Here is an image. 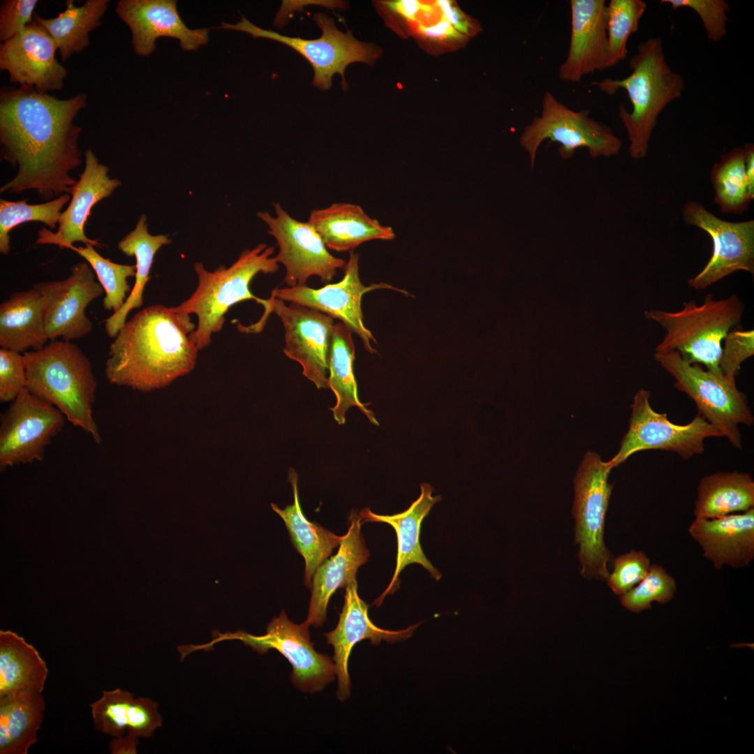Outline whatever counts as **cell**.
I'll return each mask as SVG.
<instances>
[{"instance_id":"cell-1","label":"cell","mask_w":754,"mask_h":754,"mask_svg":"<svg viewBox=\"0 0 754 754\" xmlns=\"http://www.w3.org/2000/svg\"><path fill=\"white\" fill-rule=\"evenodd\" d=\"M86 100L84 93L58 99L29 85L1 91V159L17 168L1 193L35 190L49 200L71 194L77 181L70 171L82 163V128L73 119Z\"/></svg>"},{"instance_id":"cell-2","label":"cell","mask_w":754,"mask_h":754,"mask_svg":"<svg viewBox=\"0 0 754 754\" xmlns=\"http://www.w3.org/2000/svg\"><path fill=\"white\" fill-rule=\"evenodd\" d=\"M196 326L173 306H147L126 321L110 343L105 374L111 384L150 392L189 374L199 350Z\"/></svg>"},{"instance_id":"cell-3","label":"cell","mask_w":754,"mask_h":754,"mask_svg":"<svg viewBox=\"0 0 754 754\" xmlns=\"http://www.w3.org/2000/svg\"><path fill=\"white\" fill-rule=\"evenodd\" d=\"M636 49L630 60L631 73L628 76L591 84L610 95L620 89L627 92L632 110L628 111L621 104L618 116L626 131L630 156L642 159L647 155L658 116L670 103L681 97L685 81L667 64L659 37L641 42Z\"/></svg>"},{"instance_id":"cell-4","label":"cell","mask_w":754,"mask_h":754,"mask_svg":"<svg viewBox=\"0 0 754 754\" xmlns=\"http://www.w3.org/2000/svg\"><path fill=\"white\" fill-rule=\"evenodd\" d=\"M27 389L56 407L73 426L101 441L93 415L97 381L88 357L75 344L54 340L23 353Z\"/></svg>"},{"instance_id":"cell-5","label":"cell","mask_w":754,"mask_h":754,"mask_svg":"<svg viewBox=\"0 0 754 754\" xmlns=\"http://www.w3.org/2000/svg\"><path fill=\"white\" fill-rule=\"evenodd\" d=\"M274 252V246L260 243L252 249L244 250L228 267L220 265L210 272L200 262L194 264L197 287L187 300L173 308L179 313L196 316L197 325L190 338L199 350L209 346L212 335L222 330L225 315L231 306L249 300L260 303L262 299L251 292L249 286L258 274H272L279 269V263L272 257Z\"/></svg>"},{"instance_id":"cell-6","label":"cell","mask_w":754,"mask_h":754,"mask_svg":"<svg viewBox=\"0 0 754 754\" xmlns=\"http://www.w3.org/2000/svg\"><path fill=\"white\" fill-rule=\"evenodd\" d=\"M743 309L735 295L720 300L708 295L700 304L688 301L677 311L651 309L644 311V315L665 330L655 352L675 351L690 364H702L707 370L722 374L719 369L722 343L740 322Z\"/></svg>"},{"instance_id":"cell-7","label":"cell","mask_w":754,"mask_h":754,"mask_svg":"<svg viewBox=\"0 0 754 754\" xmlns=\"http://www.w3.org/2000/svg\"><path fill=\"white\" fill-rule=\"evenodd\" d=\"M653 357L674 378V386L694 401L697 415L716 427L733 447L741 449L739 425L752 426L754 417L736 378L690 364L675 351L655 352Z\"/></svg>"},{"instance_id":"cell-8","label":"cell","mask_w":754,"mask_h":754,"mask_svg":"<svg viewBox=\"0 0 754 754\" xmlns=\"http://www.w3.org/2000/svg\"><path fill=\"white\" fill-rule=\"evenodd\" d=\"M589 114V110H574L546 91L540 115L525 126L519 138L531 168L540 145L546 140L560 145L559 154L565 160L571 158L579 148H586L592 158L618 155L623 145L620 138L610 127Z\"/></svg>"},{"instance_id":"cell-9","label":"cell","mask_w":754,"mask_h":754,"mask_svg":"<svg viewBox=\"0 0 754 754\" xmlns=\"http://www.w3.org/2000/svg\"><path fill=\"white\" fill-rule=\"evenodd\" d=\"M612 468L595 452H586L574 480L575 539L579 545L581 572L586 578L606 580L612 559L604 541L606 513L612 485Z\"/></svg>"},{"instance_id":"cell-10","label":"cell","mask_w":754,"mask_h":754,"mask_svg":"<svg viewBox=\"0 0 754 754\" xmlns=\"http://www.w3.org/2000/svg\"><path fill=\"white\" fill-rule=\"evenodd\" d=\"M314 20L321 29L322 35L311 40L287 36L262 29L244 17L235 24L223 22L219 28L243 31L253 38H264L283 43L300 53L311 65L314 71L313 86L321 90L330 89L333 75L338 73L342 77V87L346 89L344 72L346 67L354 62L373 64L379 57V50L370 43L357 40L350 31H340L334 20L325 13L315 14Z\"/></svg>"},{"instance_id":"cell-11","label":"cell","mask_w":754,"mask_h":754,"mask_svg":"<svg viewBox=\"0 0 754 754\" xmlns=\"http://www.w3.org/2000/svg\"><path fill=\"white\" fill-rule=\"evenodd\" d=\"M265 311L256 323L237 325L239 331L258 333L263 330L269 315L276 313L285 329L283 353L302 367L303 375L318 389L328 388L327 372L334 330V318L316 309L272 297L262 299Z\"/></svg>"},{"instance_id":"cell-12","label":"cell","mask_w":754,"mask_h":754,"mask_svg":"<svg viewBox=\"0 0 754 754\" xmlns=\"http://www.w3.org/2000/svg\"><path fill=\"white\" fill-rule=\"evenodd\" d=\"M630 408L628 431L616 454L607 461L612 468L632 454L648 450L670 451L690 459L703 453L707 438L723 437L716 427L699 415L686 424L672 423L665 413L653 409L650 393L643 388L635 393Z\"/></svg>"},{"instance_id":"cell-13","label":"cell","mask_w":754,"mask_h":754,"mask_svg":"<svg viewBox=\"0 0 754 754\" xmlns=\"http://www.w3.org/2000/svg\"><path fill=\"white\" fill-rule=\"evenodd\" d=\"M309 627L306 621L295 623L282 611L270 621L264 635H253L243 630L217 633L212 642L194 645V649L209 650L215 643L230 640H239L259 653L275 649L291 664L294 685L302 691L314 693L323 690L334 679L336 668L330 657L314 649Z\"/></svg>"},{"instance_id":"cell-14","label":"cell","mask_w":754,"mask_h":754,"mask_svg":"<svg viewBox=\"0 0 754 754\" xmlns=\"http://www.w3.org/2000/svg\"><path fill=\"white\" fill-rule=\"evenodd\" d=\"M273 206L274 216L266 211L258 212L257 216L267 224L268 234L275 238L279 246L274 257L286 268L283 282L288 287L306 286L312 276H318L323 282L332 281L346 262L327 251L308 222L295 219L279 202Z\"/></svg>"},{"instance_id":"cell-15","label":"cell","mask_w":754,"mask_h":754,"mask_svg":"<svg viewBox=\"0 0 754 754\" xmlns=\"http://www.w3.org/2000/svg\"><path fill=\"white\" fill-rule=\"evenodd\" d=\"M65 420L56 407L24 389L1 416V470L43 461Z\"/></svg>"},{"instance_id":"cell-16","label":"cell","mask_w":754,"mask_h":754,"mask_svg":"<svg viewBox=\"0 0 754 754\" xmlns=\"http://www.w3.org/2000/svg\"><path fill=\"white\" fill-rule=\"evenodd\" d=\"M686 223L706 232L712 241L711 258L703 269L688 281L689 286L703 290L737 272L754 273V221L723 220L699 202L690 200L682 208Z\"/></svg>"},{"instance_id":"cell-17","label":"cell","mask_w":754,"mask_h":754,"mask_svg":"<svg viewBox=\"0 0 754 754\" xmlns=\"http://www.w3.org/2000/svg\"><path fill=\"white\" fill-rule=\"evenodd\" d=\"M343 269V276L337 283L317 289L306 286L275 288L272 290L271 297L316 309L332 318L340 320L352 332L361 338L369 353H374L376 350L371 347L370 342L376 341L375 339L363 321L361 307L363 295L373 290L384 288L392 289L406 295L408 293L384 283L369 286L363 285L359 275V254L353 251H350Z\"/></svg>"},{"instance_id":"cell-18","label":"cell","mask_w":754,"mask_h":754,"mask_svg":"<svg viewBox=\"0 0 754 754\" xmlns=\"http://www.w3.org/2000/svg\"><path fill=\"white\" fill-rule=\"evenodd\" d=\"M96 276L87 262H80L71 267L66 279L34 285L44 298L47 340L60 337L71 341L84 337L92 331L93 323L85 310L91 302L105 293Z\"/></svg>"},{"instance_id":"cell-19","label":"cell","mask_w":754,"mask_h":754,"mask_svg":"<svg viewBox=\"0 0 754 754\" xmlns=\"http://www.w3.org/2000/svg\"><path fill=\"white\" fill-rule=\"evenodd\" d=\"M57 50L50 36L33 22L1 44L0 68L8 71L11 82L40 93L59 90L67 71L56 59Z\"/></svg>"},{"instance_id":"cell-20","label":"cell","mask_w":754,"mask_h":754,"mask_svg":"<svg viewBox=\"0 0 754 754\" xmlns=\"http://www.w3.org/2000/svg\"><path fill=\"white\" fill-rule=\"evenodd\" d=\"M175 0H121L116 13L130 27L135 52L149 56L160 37L178 39L186 51L198 50L209 41V29H189L177 11Z\"/></svg>"},{"instance_id":"cell-21","label":"cell","mask_w":754,"mask_h":754,"mask_svg":"<svg viewBox=\"0 0 754 754\" xmlns=\"http://www.w3.org/2000/svg\"><path fill=\"white\" fill-rule=\"evenodd\" d=\"M344 604L336 628L325 633L334 649L333 660L338 681L337 698L344 701L350 695L351 683L348 671V658L353 646L369 640L374 644L384 640L397 642L411 637L420 623L399 630H385L375 626L368 615V605L360 598L356 578L345 587Z\"/></svg>"},{"instance_id":"cell-22","label":"cell","mask_w":754,"mask_h":754,"mask_svg":"<svg viewBox=\"0 0 754 754\" xmlns=\"http://www.w3.org/2000/svg\"><path fill=\"white\" fill-rule=\"evenodd\" d=\"M84 168L80 179L71 188V198L65 211L62 212L59 228L56 232L42 228L38 233L37 244H55L61 249L80 242L100 246L96 239L87 237L84 227L92 207L99 201L111 195L119 186L121 181L110 178L109 168L99 163L94 151L89 149L84 153Z\"/></svg>"},{"instance_id":"cell-23","label":"cell","mask_w":754,"mask_h":754,"mask_svg":"<svg viewBox=\"0 0 754 754\" xmlns=\"http://www.w3.org/2000/svg\"><path fill=\"white\" fill-rule=\"evenodd\" d=\"M571 29L567 57L559 68L562 81L579 82L607 68V3L570 0Z\"/></svg>"},{"instance_id":"cell-24","label":"cell","mask_w":754,"mask_h":754,"mask_svg":"<svg viewBox=\"0 0 754 754\" xmlns=\"http://www.w3.org/2000/svg\"><path fill=\"white\" fill-rule=\"evenodd\" d=\"M688 533L703 556L719 570L742 568L754 559V508L711 519H695Z\"/></svg>"},{"instance_id":"cell-25","label":"cell","mask_w":754,"mask_h":754,"mask_svg":"<svg viewBox=\"0 0 754 754\" xmlns=\"http://www.w3.org/2000/svg\"><path fill=\"white\" fill-rule=\"evenodd\" d=\"M361 517L353 510L350 526L336 554L325 561L316 570L311 582V596L306 622L321 626L326 618L331 596L339 588H345L356 578L358 568L369 559V552L361 533Z\"/></svg>"},{"instance_id":"cell-26","label":"cell","mask_w":754,"mask_h":754,"mask_svg":"<svg viewBox=\"0 0 754 754\" xmlns=\"http://www.w3.org/2000/svg\"><path fill=\"white\" fill-rule=\"evenodd\" d=\"M421 493L416 501L405 511L393 515H381L365 508L359 515L365 522H383L390 524L395 530L397 538V556L393 577L385 591L375 601L380 605L384 598L399 588V575L404 568L411 563H419L436 580L441 578V573L433 566L424 554L420 542L421 524L431 508L441 501L440 496H432L433 488L427 483L420 485Z\"/></svg>"},{"instance_id":"cell-27","label":"cell","mask_w":754,"mask_h":754,"mask_svg":"<svg viewBox=\"0 0 754 754\" xmlns=\"http://www.w3.org/2000/svg\"><path fill=\"white\" fill-rule=\"evenodd\" d=\"M94 728L112 737L126 733L149 738L162 725L158 703L117 688L102 690L90 705Z\"/></svg>"},{"instance_id":"cell-28","label":"cell","mask_w":754,"mask_h":754,"mask_svg":"<svg viewBox=\"0 0 754 754\" xmlns=\"http://www.w3.org/2000/svg\"><path fill=\"white\" fill-rule=\"evenodd\" d=\"M307 222L327 248L338 252L351 251L370 240H391L395 237L391 227L381 225L355 204L334 203L313 209Z\"/></svg>"},{"instance_id":"cell-29","label":"cell","mask_w":754,"mask_h":754,"mask_svg":"<svg viewBox=\"0 0 754 754\" xmlns=\"http://www.w3.org/2000/svg\"><path fill=\"white\" fill-rule=\"evenodd\" d=\"M45 302L34 286L15 292L0 304V346L21 353L42 348L45 332Z\"/></svg>"},{"instance_id":"cell-30","label":"cell","mask_w":754,"mask_h":754,"mask_svg":"<svg viewBox=\"0 0 754 754\" xmlns=\"http://www.w3.org/2000/svg\"><path fill=\"white\" fill-rule=\"evenodd\" d=\"M43 692L23 690L0 698V754H27L44 719Z\"/></svg>"},{"instance_id":"cell-31","label":"cell","mask_w":754,"mask_h":754,"mask_svg":"<svg viewBox=\"0 0 754 754\" xmlns=\"http://www.w3.org/2000/svg\"><path fill=\"white\" fill-rule=\"evenodd\" d=\"M172 240L168 235H152L148 231L147 217L142 214L135 228L118 243V249L136 260L135 282L123 306L104 320L105 330L114 338L126 322L129 312L143 304L145 286L150 279V271L156 252Z\"/></svg>"},{"instance_id":"cell-32","label":"cell","mask_w":754,"mask_h":754,"mask_svg":"<svg viewBox=\"0 0 754 754\" xmlns=\"http://www.w3.org/2000/svg\"><path fill=\"white\" fill-rule=\"evenodd\" d=\"M297 480L295 471L290 468L289 481L293 487V503L283 509L274 503L271 506L283 520L295 547L304 559V582L310 586L316 570L340 545L343 535L339 536L305 517L299 500Z\"/></svg>"},{"instance_id":"cell-33","label":"cell","mask_w":754,"mask_h":754,"mask_svg":"<svg viewBox=\"0 0 754 754\" xmlns=\"http://www.w3.org/2000/svg\"><path fill=\"white\" fill-rule=\"evenodd\" d=\"M754 508V480L749 473L717 472L701 478L697 489L695 519H711Z\"/></svg>"},{"instance_id":"cell-34","label":"cell","mask_w":754,"mask_h":754,"mask_svg":"<svg viewBox=\"0 0 754 754\" xmlns=\"http://www.w3.org/2000/svg\"><path fill=\"white\" fill-rule=\"evenodd\" d=\"M48 676L37 649L17 633L0 630V698L23 690L43 692Z\"/></svg>"},{"instance_id":"cell-35","label":"cell","mask_w":754,"mask_h":754,"mask_svg":"<svg viewBox=\"0 0 754 754\" xmlns=\"http://www.w3.org/2000/svg\"><path fill=\"white\" fill-rule=\"evenodd\" d=\"M355 345L351 330L343 323H334L329 356L328 388L336 397V404L330 408L339 424L346 422L347 411L358 408L375 425H378L374 413L360 401L353 371Z\"/></svg>"},{"instance_id":"cell-36","label":"cell","mask_w":754,"mask_h":754,"mask_svg":"<svg viewBox=\"0 0 754 754\" xmlns=\"http://www.w3.org/2000/svg\"><path fill=\"white\" fill-rule=\"evenodd\" d=\"M108 4V0H87L82 6H75L73 0H68L65 10L58 16L45 19L34 14V23L50 36L62 61H66L89 45V34L101 24Z\"/></svg>"},{"instance_id":"cell-37","label":"cell","mask_w":754,"mask_h":754,"mask_svg":"<svg viewBox=\"0 0 754 754\" xmlns=\"http://www.w3.org/2000/svg\"><path fill=\"white\" fill-rule=\"evenodd\" d=\"M714 200L721 212L744 213L751 200L748 195L742 147H734L721 155L711 171Z\"/></svg>"},{"instance_id":"cell-38","label":"cell","mask_w":754,"mask_h":754,"mask_svg":"<svg viewBox=\"0 0 754 754\" xmlns=\"http://www.w3.org/2000/svg\"><path fill=\"white\" fill-rule=\"evenodd\" d=\"M69 193L46 202L30 205L27 200L8 201L0 200V252L7 255L10 251V231L17 226L29 222L44 223L54 229L59 223L61 209L70 200Z\"/></svg>"},{"instance_id":"cell-39","label":"cell","mask_w":754,"mask_h":754,"mask_svg":"<svg viewBox=\"0 0 754 754\" xmlns=\"http://www.w3.org/2000/svg\"><path fill=\"white\" fill-rule=\"evenodd\" d=\"M92 244L84 247L69 245L66 249L78 253L93 269L98 282L105 290L103 306L105 310L117 311L124 304L131 292L128 279L135 276V265L118 264L105 258Z\"/></svg>"},{"instance_id":"cell-40","label":"cell","mask_w":754,"mask_h":754,"mask_svg":"<svg viewBox=\"0 0 754 754\" xmlns=\"http://www.w3.org/2000/svg\"><path fill=\"white\" fill-rule=\"evenodd\" d=\"M646 9L642 0H611L607 4V68L626 59L628 38L637 31Z\"/></svg>"},{"instance_id":"cell-41","label":"cell","mask_w":754,"mask_h":754,"mask_svg":"<svg viewBox=\"0 0 754 754\" xmlns=\"http://www.w3.org/2000/svg\"><path fill=\"white\" fill-rule=\"evenodd\" d=\"M676 591L674 577L663 566L651 564L644 577L621 596V603L626 609L639 613L651 609L653 603L665 604L670 602Z\"/></svg>"},{"instance_id":"cell-42","label":"cell","mask_w":754,"mask_h":754,"mask_svg":"<svg viewBox=\"0 0 754 754\" xmlns=\"http://www.w3.org/2000/svg\"><path fill=\"white\" fill-rule=\"evenodd\" d=\"M651 566L643 551L633 549L621 554L614 560L612 572L606 579L607 585L614 594L621 596L644 577Z\"/></svg>"},{"instance_id":"cell-43","label":"cell","mask_w":754,"mask_h":754,"mask_svg":"<svg viewBox=\"0 0 754 754\" xmlns=\"http://www.w3.org/2000/svg\"><path fill=\"white\" fill-rule=\"evenodd\" d=\"M673 9L688 8L700 17L707 38L714 43L720 42L726 34L727 13L730 6L725 0H662Z\"/></svg>"},{"instance_id":"cell-44","label":"cell","mask_w":754,"mask_h":754,"mask_svg":"<svg viewBox=\"0 0 754 754\" xmlns=\"http://www.w3.org/2000/svg\"><path fill=\"white\" fill-rule=\"evenodd\" d=\"M753 355V330H731L722 343L719 369L723 375L736 378L743 362Z\"/></svg>"},{"instance_id":"cell-45","label":"cell","mask_w":754,"mask_h":754,"mask_svg":"<svg viewBox=\"0 0 754 754\" xmlns=\"http://www.w3.org/2000/svg\"><path fill=\"white\" fill-rule=\"evenodd\" d=\"M27 375L23 353L0 349V401L12 402L27 388Z\"/></svg>"},{"instance_id":"cell-46","label":"cell","mask_w":754,"mask_h":754,"mask_svg":"<svg viewBox=\"0 0 754 754\" xmlns=\"http://www.w3.org/2000/svg\"><path fill=\"white\" fill-rule=\"evenodd\" d=\"M37 0H6L0 9V39L5 42L32 22Z\"/></svg>"},{"instance_id":"cell-47","label":"cell","mask_w":754,"mask_h":754,"mask_svg":"<svg viewBox=\"0 0 754 754\" xmlns=\"http://www.w3.org/2000/svg\"><path fill=\"white\" fill-rule=\"evenodd\" d=\"M446 20L460 34H469L477 30L478 26L473 25L464 17L458 8L450 1H436Z\"/></svg>"},{"instance_id":"cell-48","label":"cell","mask_w":754,"mask_h":754,"mask_svg":"<svg viewBox=\"0 0 754 754\" xmlns=\"http://www.w3.org/2000/svg\"><path fill=\"white\" fill-rule=\"evenodd\" d=\"M139 737L126 733L123 736L112 737L108 749L112 754H135Z\"/></svg>"},{"instance_id":"cell-49","label":"cell","mask_w":754,"mask_h":754,"mask_svg":"<svg viewBox=\"0 0 754 754\" xmlns=\"http://www.w3.org/2000/svg\"><path fill=\"white\" fill-rule=\"evenodd\" d=\"M744 154L745 173L748 183V195L751 200L754 199V145L751 142L744 144L742 147Z\"/></svg>"}]
</instances>
